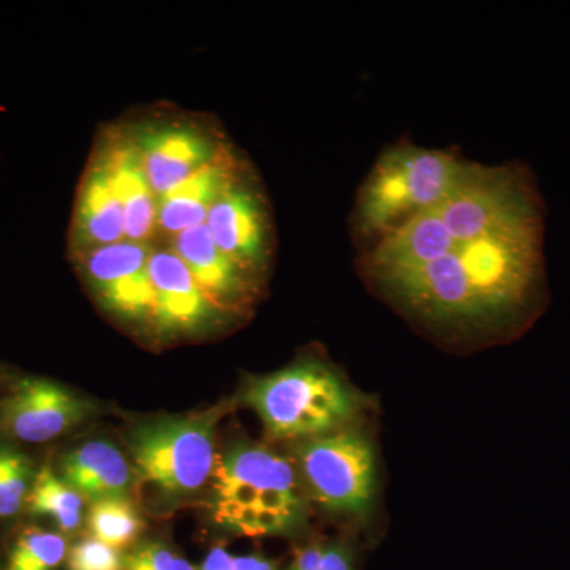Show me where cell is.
Returning <instances> with one entry per match:
<instances>
[{
	"mask_svg": "<svg viewBox=\"0 0 570 570\" xmlns=\"http://www.w3.org/2000/svg\"><path fill=\"white\" fill-rule=\"evenodd\" d=\"M151 254L148 243L122 239L82 255V273L97 298L115 316L130 322L153 318Z\"/></svg>",
	"mask_w": 570,
	"mask_h": 570,
	"instance_id": "cell-8",
	"label": "cell"
},
{
	"mask_svg": "<svg viewBox=\"0 0 570 570\" xmlns=\"http://www.w3.org/2000/svg\"><path fill=\"white\" fill-rule=\"evenodd\" d=\"M86 499L71 489L50 466H43L37 471L33 479L31 493L26 502V512L32 517H43L56 524L63 535L75 534L80 531L85 520Z\"/></svg>",
	"mask_w": 570,
	"mask_h": 570,
	"instance_id": "cell-17",
	"label": "cell"
},
{
	"mask_svg": "<svg viewBox=\"0 0 570 570\" xmlns=\"http://www.w3.org/2000/svg\"><path fill=\"white\" fill-rule=\"evenodd\" d=\"M124 551L89 535L70 547L66 564L67 570H124Z\"/></svg>",
	"mask_w": 570,
	"mask_h": 570,
	"instance_id": "cell-22",
	"label": "cell"
},
{
	"mask_svg": "<svg viewBox=\"0 0 570 570\" xmlns=\"http://www.w3.org/2000/svg\"><path fill=\"white\" fill-rule=\"evenodd\" d=\"M153 321L160 335H184L212 324L216 306L174 250H156L149 258Z\"/></svg>",
	"mask_w": 570,
	"mask_h": 570,
	"instance_id": "cell-10",
	"label": "cell"
},
{
	"mask_svg": "<svg viewBox=\"0 0 570 570\" xmlns=\"http://www.w3.org/2000/svg\"><path fill=\"white\" fill-rule=\"evenodd\" d=\"M214 430L213 414L138 426L130 436L135 471L160 497H194L212 482L216 468Z\"/></svg>",
	"mask_w": 570,
	"mask_h": 570,
	"instance_id": "cell-5",
	"label": "cell"
},
{
	"mask_svg": "<svg viewBox=\"0 0 570 570\" xmlns=\"http://www.w3.org/2000/svg\"><path fill=\"white\" fill-rule=\"evenodd\" d=\"M69 550V540L62 532L28 528L11 543L3 570H58Z\"/></svg>",
	"mask_w": 570,
	"mask_h": 570,
	"instance_id": "cell-19",
	"label": "cell"
},
{
	"mask_svg": "<svg viewBox=\"0 0 570 570\" xmlns=\"http://www.w3.org/2000/svg\"><path fill=\"white\" fill-rule=\"evenodd\" d=\"M296 463L311 497L333 513L363 517L376 494V455L365 434L337 430L302 441Z\"/></svg>",
	"mask_w": 570,
	"mask_h": 570,
	"instance_id": "cell-6",
	"label": "cell"
},
{
	"mask_svg": "<svg viewBox=\"0 0 570 570\" xmlns=\"http://www.w3.org/2000/svg\"><path fill=\"white\" fill-rule=\"evenodd\" d=\"M59 475L92 502L127 497L137 478L121 450L107 441H89L69 450L59 463Z\"/></svg>",
	"mask_w": 570,
	"mask_h": 570,
	"instance_id": "cell-13",
	"label": "cell"
},
{
	"mask_svg": "<svg viewBox=\"0 0 570 570\" xmlns=\"http://www.w3.org/2000/svg\"><path fill=\"white\" fill-rule=\"evenodd\" d=\"M245 401L272 439L306 441L343 430L362 401L333 367L317 360L254 379Z\"/></svg>",
	"mask_w": 570,
	"mask_h": 570,
	"instance_id": "cell-4",
	"label": "cell"
},
{
	"mask_svg": "<svg viewBox=\"0 0 570 570\" xmlns=\"http://www.w3.org/2000/svg\"><path fill=\"white\" fill-rule=\"evenodd\" d=\"M543 220L510 228L419 268L373 277L428 321L456 325L527 324L546 288Z\"/></svg>",
	"mask_w": 570,
	"mask_h": 570,
	"instance_id": "cell-1",
	"label": "cell"
},
{
	"mask_svg": "<svg viewBox=\"0 0 570 570\" xmlns=\"http://www.w3.org/2000/svg\"><path fill=\"white\" fill-rule=\"evenodd\" d=\"M217 247L247 273L264 269L269 254V224L264 200L238 181L209 209L205 220Z\"/></svg>",
	"mask_w": 570,
	"mask_h": 570,
	"instance_id": "cell-9",
	"label": "cell"
},
{
	"mask_svg": "<svg viewBox=\"0 0 570 570\" xmlns=\"http://www.w3.org/2000/svg\"><path fill=\"white\" fill-rule=\"evenodd\" d=\"M472 165L453 154L409 142L385 149L356 194L355 234L381 242L412 217L442 204Z\"/></svg>",
	"mask_w": 570,
	"mask_h": 570,
	"instance_id": "cell-3",
	"label": "cell"
},
{
	"mask_svg": "<svg viewBox=\"0 0 570 570\" xmlns=\"http://www.w3.org/2000/svg\"><path fill=\"white\" fill-rule=\"evenodd\" d=\"M124 209L110 170L102 156L92 165L78 195L75 213V243L80 249L122 242Z\"/></svg>",
	"mask_w": 570,
	"mask_h": 570,
	"instance_id": "cell-16",
	"label": "cell"
},
{
	"mask_svg": "<svg viewBox=\"0 0 570 570\" xmlns=\"http://www.w3.org/2000/svg\"><path fill=\"white\" fill-rule=\"evenodd\" d=\"M124 570H197L174 547L163 540L137 543L126 554Z\"/></svg>",
	"mask_w": 570,
	"mask_h": 570,
	"instance_id": "cell-21",
	"label": "cell"
},
{
	"mask_svg": "<svg viewBox=\"0 0 570 570\" xmlns=\"http://www.w3.org/2000/svg\"><path fill=\"white\" fill-rule=\"evenodd\" d=\"M124 209V236L146 243L157 227V195L142 168L137 145L116 141L102 153Z\"/></svg>",
	"mask_w": 570,
	"mask_h": 570,
	"instance_id": "cell-14",
	"label": "cell"
},
{
	"mask_svg": "<svg viewBox=\"0 0 570 570\" xmlns=\"http://www.w3.org/2000/svg\"><path fill=\"white\" fill-rule=\"evenodd\" d=\"M135 145L157 200L219 156L206 135L186 126L154 127Z\"/></svg>",
	"mask_w": 570,
	"mask_h": 570,
	"instance_id": "cell-11",
	"label": "cell"
},
{
	"mask_svg": "<svg viewBox=\"0 0 570 570\" xmlns=\"http://www.w3.org/2000/svg\"><path fill=\"white\" fill-rule=\"evenodd\" d=\"M212 517L245 538L292 534L306 520L298 474L291 460L257 444H238L216 461Z\"/></svg>",
	"mask_w": 570,
	"mask_h": 570,
	"instance_id": "cell-2",
	"label": "cell"
},
{
	"mask_svg": "<svg viewBox=\"0 0 570 570\" xmlns=\"http://www.w3.org/2000/svg\"><path fill=\"white\" fill-rule=\"evenodd\" d=\"M88 528L91 538L116 550L135 546L145 531V520L126 497L97 499L89 508Z\"/></svg>",
	"mask_w": 570,
	"mask_h": 570,
	"instance_id": "cell-18",
	"label": "cell"
},
{
	"mask_svg": "<svg viewBox=\"0 0 570 570\" xmlns=\"http://www.w3.org/2000/svg\"><path fill=\"white\" fill-rule=\"evenodd\" d=\"M36 474L28 455L9 444H0V519H14L26 510Z\"/></svg>",
	"mask_w": 570,
	"mask_h": 570,
	"instance_id": "cell-20",
	"label": "cell"
},
{
	"mask_svg": "<svg viewBox=\"0 0 570 570\" xmlns=\"http://www.w3.org/2000/svg\"><path fill=\"white\" fill-rule=\"evenodd\" d=\"M234 570H277L276 564L269 561L268 558L261 557V554H243V557H235Z\"/></svg>",
	"mask_w": 570,
	"mask_h": 570,
	"instance_id": "cell-25",
	"label": "cell"
},
{
	"mask_svg": "<svg viewBox=\"0 0 570 570\" xmlns=\"http://www.w3.org/2000/svg\"><path fill=\"white\" fill-rule=\"evenodd\" d=\"M235 183L232 160L217 156L197 174L159 197L157 227L175 236L205 224L209 209Z\"/></svg>",
	"mask_w": 570,
	"mask_h": 570,
	"instance_id": "cell-12",
	"label": "cell"
},
{
	"mask_svg": "<svg viewBox=\"0 0 570 570\" xmlns=\"http://www.w3.org/2000/svg\"><path fill=\"white\" fill-rule=\"evenodd\" d=\"M285 570H355L354 554L341 543H309L295 551Z\"/></svg>",
	"mask_w": 570,
	"mask_h": 570,
	"instance_id": "cell-23",
	"label": "cell"
},
{
	"mask_svg": "<svg viewBox=\"0 0 570 570\" xmlns=\"http://www.w3.org/2000/svg\"><path fill=\"white\" fill-rule=\"evenodd\" d=\"M235 554L223 546L213 547L197 570H234Z\"/></svg>",
	"mask_w": 570,
	"mask_h": 570,
	"instance_id": "cell-24",
	"label": "cell"
},
{
	"mask_svg": "<svg viewBox=\"0 0 570 570\" xmlns=\"http://www.w3.org/2000/svg\"><path fill=\"white\" fill-rule=\"evenodd\" d=\"M171 250L181 258L216 305L238 302L249 291V273L217 247L206 224L175 235Z\"/></svg>",
	"mask_w": 570,
	"mask_h": 570,
	"instance_id": "cell-15",
	"label": "cell"
},
{
	"mask_svg": "<svg viewBox=\"0 0 570 570\" xmlns=\"http://www.w3.org/2000/svg\"><path fill=\"white\" fill-rule=\"evenodd\" d=\"M96 407L70 389L43 377H21L0 400V433L26 444H45L69 433Z\"/></svg>",
	"mask_w": 570,
	"mask_h": 570,
	"instance_id": "cell-7",
	"label": "cell"
}]
</instances>
